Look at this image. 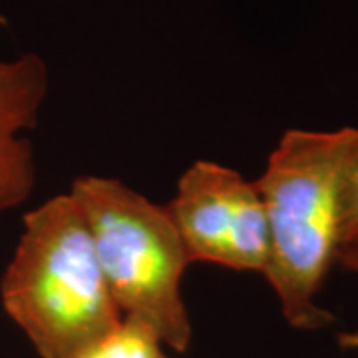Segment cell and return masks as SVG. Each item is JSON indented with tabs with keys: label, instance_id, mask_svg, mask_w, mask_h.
I'll list each match as a JSON object with an SVG mask.
<instances>
[{
	"label": "cell",
	"instance_id": "6da1fadb",
	"mask_svg": "<svg viewBox=\"0 0 358 358\" xmlns=\"http://www.w3.org/2000/svg\"><path fill=\"white\" fill-rule=\"evenodd\" d=\"M357 128L289 129L255 185L268 227L265 277L294 329L315 331L334 320L315 296L343 241L346 169Z\"/></svg>",
	"mask_w": 358,
	"mask_h": 358
},
{
	"label": "cell",
	"instance_id": "7a4b0ae2",
	"mask_svg": "<svg viewBox=\"0 0 358 358\" xmlns=\"http://www.w3.org/2000/svg\"><path fill=\"white\" fill-rule=\"evenodd\" d=\"M0 296L8 317L42 358L74 357L124 320L98 263L88 223L70 193L26 213Z\"/></svg>",
	"mask_w": 358,
	"mask_h": 358
},
{
	"label": "cell",
	"instance_id": "3957f363",
	"mask_svg": "<svg viewBox=\"0 0 358 358\" xmlns=\"http://www.w3.org/2000/svg\"><path fill=\"white\" fill-rule=\"evenodd\" d=\"M70 195L88 223L98 263L124 319L145 324L162 345L183 352L192 324L181 279L192 261L169 211L117 179L78 178Z\"/></svg>",
	"mask_w": 358,
	"mask_h": 358
},
{
	"label": "cell",
	"instance_id": "277c9868",
	"mask_svg": "<svg viewBox=\"0 0 358 358\" xmlns=\"http://www.w3.org/2000/svg\"><path fill=\"white\" fill-rule=\"evenodd\" d=\"M189 261L263 273L268 265V227L255 181L213 162H195L166 207Z\"/></svg>",
	"mask_w": 358,
	"mask_h": 358
},
{
	"label": "cell",
	"instance_id": "5b68a950",
	"mask_svg": "<svg viewBox=\"0 0 358 358\" xmlns=\"http://www.w3.org/2000/svg\"><path fill=\"white\" fill-rule=\"evenodd\" d=\"M48 68L38 54L0 60V211L22 205L36 185L32 145L20 138L38 124Z\"/></svg>",
	"mask_w": 358,
	"mask_h": 358
},
{
	"label": "cell",
	"instance_id": "8992f818",
	"mask_svg": "<svg viewBox=\"0 0 358 358\" xmlns=\"http://www.w3.org/2000/svg\"><path fill=\"white\" fill-rule=\"evenodd\" d=\"M70 358H167L162 343L145 324L124 319L114 333Z\"/></svg>",
	"mask_w": 358,
	"mask_h": 358
},
{
	"label": "cell",
	"instance_id": "52a82bcc",
	"mask_svg": "<svg viewBox=\"0 0 358 358\" xmlns=\"http://www.w3.org/2000/svg\"><path fill=\"white\" fill-rule=\"evenodd\" d=\"M358 237V129L357 140L350 152L345 181V199H343V241L341 247Z\"/></svg>",
	"mask_w": 358,
	"mask_h": 358
},
{
	"label": "cell",
	"instance_id": "ba28073f",
	"mask_svg": "<svg viewBox=\"0 0 358 358\" xmlns=\"http://www.w3.org/2000/svg\"><path fill=\"white\" fill-rule=\"evenodd\" d=\"M336 261L346 267L348 271H355L358 273V237L352 239L350 243H346L345 247H341L338 255H336ZM341 345L346 346V348H358V329L355 333H346L341 334Z\"/></svg>",
	"mask_w": 358,
	"mask_h": 358
}]
</instances>
